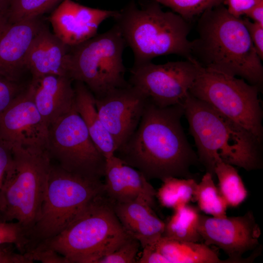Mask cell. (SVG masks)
I'll return each instance as SVG.
<instances>
[{"label":"cell","instance_id":"cell-28","mask_svg":"<svg viewBox=\"0 0 263 263\" xmlns=\"http://www.w3.org/2000/svg\"><path fill=\"white\" fill-rule=\"evenodd\" d=\"M171 9L190 22L207 10L220 4L224 0H153Z\"/></svg>","mask_w":263,"mask_h":263},{"label":"cell","instance_id":"cell-35","mask_svg":"<svg viewBox=\"0 0 263 263\" xmlns=\"http://www.w3.org/2000/svg\"><path fill=\"white\" fill-rule=\"evenodd\" d=\"M139 263H169L168 260L156 248L155 245H147L143 248Z\"/></svg>","mask_w":263,"mask_h":263},{"label":"cell","instance_id":"cell-37","mask_svg":"<svg viewBox=\"0 0 263 263\" xmlns=\"http://www.w3.org/2000/svg\"><path fill=\"white\" fill-rule=\"evenodd\" d=\"M12 0H0V12L6 16Z\"/></svg>","mask_w":263,"mask_h":263},{"label":"cell","instance_id":"cell-6","mask_svg":"<svg viewBox=\"0 0 263 263\" xmlns=\"http://www.w3.org/2000/svg\"><path fill=\"white\" fill-rule=\"evenodd\" d=\"M0 192V221H16L29 236L44 198L52 160L47 150L14 147Z\"/></svg>","mask_w":263,"mask_h":263},{"label":"cell","instance_id":"cell-21","mask_svg":"<svg viewBox=\"0 0 263 263\" xmlns=\"http://www.w3.org/2000/svg\"><path fill=\"white\" fill-rule=\"evenodd\" d=\"M74 88L75 109L83 120L92 141L106 159L112 157L115 154L116 148L100 120L94 94L80 81H75Z\"/></svg>","mask_w":263,"mask_h":263},{"label":"cell","instance_id":"cell-32","mask_svg":"<svg viewBox=\"0 0 263 263\" xmlns=\"http://www.w3.org/2000/svg\"><path fill=\"white\" fill-rule=\"evenodd\" d=\"M253 46L262 60H263V26L247 18H243Z\"/></svg>","mask_w":263,"mask_h":263},{"label":"cell","instance_id":"cell-39","mask_svg":"<svg viewBox=\"0 0 263 263\" xmlns=\"http://www.w3.org/2000/svg\"><path fill=\"white\" fill-rule=\"evenodd\" d=\"M14 0H12V2H13Z\"/></svg>","mask_w":263,"mask_h":263},{"label":"cell","instance_id":"cell-2","mask_svg":"<svg viewBox=\"0 0 263 263\" xmlns=\"http://www.w3.org/2000/svg\"><path fill=\"white\" fill-rule=\"evenodd\" d=\"M190 56L200 66L239 76L261 87L263 66L243 18L220 4L199 17Z\"/></svg>","mask_w":263,"mask_h":263},{"label":"cell","instance_id":"cell-27","mask_svg":"<svg viewBox=\"0 0 263 263\" xmlns=\"http://www.w3.org/2000/svg\"><path fill=\"white\" fill-rule=\"evenodd\" d=\"M60 0H14L6 14L8 23L13 24L38 18Z\"/></svg>","mask_w":263,"mask_h":263},{"label":"cell","instance_id":"cell-31","mask_svg":"<svg viewBox=\"0 0 263 263\" xmlns=\"http://www.w3.org/2000/svg\"><path fill=\"white\" fill-rule=\"evenodd\" d=\"M23 89L17 82L0 75V114Z\"/></svg>","mask_w":263,"mask_h":263},{"label":"cell","instance_id":"cell-4","mask_svg":"<svg viewBox=\"0 0 263 263\" xmlns=\"http://www.w3.org/2000/svg\"><path fill=\"white\" fill-rule=\"evenodd\" d=\"M113 18L133 52L134 65L162 56H190V22L173 11H163L153 0L141 8L131 4Z\"/></svg>","mask_w":263,"mask_h":263},{"label":"cell","instance_id":"cell-20","mask_svg":"<svg viewBox=\"0 0 263 263\" xmlns=\"http://www.w3.org/2000/svg\"><path fill=\"white\" fill-rule=\"evenodd\" d=\"M112 203L123 227L139 242L142 248L155 245L162 236L165 222L148 204L139 200Z\"/></svg>","mask_w":263,"mask_h":263},{"label":"cell","instance_id":"cell-13","mask_svg":"<svg viewBox=\"0 0 263 263\" xmlns=\"http://www.w3.org/2000/svg\"><path fill=\"white\" fill-rule=\"evenodd\" d=\"M198 232L204 244L222 249L231 263H246L243 254L259 244L261 229L253 213L240 216L214 217L200 214Z\"/></svg>","mask_w":263,"mask_h":263},{"label":"cell","instance_id":"cell-30","mask_svg":"<svg viewBox=\"0 0 263 263\" xmlns=\"http://www.w3.org/2000/svg\"><path fill=\"white\" fill-rule=\"evenodd\" d=\"M139 242L130 236L113 251L99 259L96 263H135Z\"/></svg>","mask_w":263,"mask_h":263},{"label":"cell","instance_id":"cell-33","mask_svg":"<svg viewBox=\"0 0 263 263\" xmlns=\"http://www.w3.org/2000/svg\"><path fill=\"white\" fill-rule=\"evenodd\" d=\"M263 0H224L228 11L237 17H242L253 6Z\"/></svg>","mask_w":263,"mask_h":263},{"label":"cell","instance_id":"cell-5","mask_svg":"<svg viewBox=\"0 0 263 263\" xmlns=\"http://www.w3.org/2000/svg\"><path fill=\"white\" fill-rule=\"evenodd\" d=\"M130 236L105 193L91 202L58 235L34 250H53L67 263H96Z\"/></svg>","mask_w":263,"mask_h":263},{"label":"cell","instance_id":"cell-11","mask_svg":"<svg viewBox=\"0 0 263 263\" xmlns=\"http://www.w3.org/2000/svg\"><path fill=\"white\" fill-rule=\"evenodd\" d=\"M198 72L192 58L156 64L151 62L134 65L129 83L160 107L183 105Z\"/></svg>","mask_w":263,"mask_h":263},{"label":"cell","instance_id":"cell-8","mask_svg":"<svg viewBox=\"0 0 263 263\" xmlns=\"http://www.w3.org/2000/svg\"><path fill=\"white\" fill-rule=\"evenodd\" d=\"M127 46L114 24L107 31L70 46L68 75L84 83L94 97L129 84L124 77L123 54Z\"/></svg>","mask_w":263,"mask_h":263},{"label":"cell","instance_id":"cell-17","mask_svg":"<svg viewBox=\"0 0 263 263\" xmlns=\"http://www.w3.org/2000/svg\"><path fill=\"white\" fill-rule=\"evenodd\" d=\"M43 25L38 18L7 24L0 33V75L18 81L26 68L31 44Z\"/></svg>","mask_w":263,"mask_h":263},{"label":"cell","instance_id":"cell-34","mask_svg":"<svg viewBox=\"0 0 263 263\" xmlns=\"http://www.w3.org/2000/svg\"><path fill=\"white\" fill-rule=\"evenodd\" d=\"M13 159L12 148L0 139V192L6 172Z\"/></svg>","mask_w":263,"mask_h":263},{"label":"cell","instance_id":"cell-1","mask_svg":"<svg viewBox=\"0 0 263 263\" xmlns=\"http://www.w3.org/2000/svg\"><path fill=\"white\" fill-rule=\"evenodd\" d=\"M183 115V105L160 107L148 98L136 130L116 156L148 180L192 178L189 168L199 160L182 126Z\"/></svg>","mask_w":263,"mask_h":263},{"label":"cell","instance_id":"cell-14","mask_svg":"<svg viewBox=\"0 0 263 263\" xmlns=\"http://www.w3.org/2000/svg\"><path fill=\"white\" fill-rule=\"evenodd\" d=\"M147 100L140 91L129 83L101 97H94L100 120L113 138L116 150L136 130Z\"/></svg>","mask_w":263,"mask_h":263},{"label":"cell","instance_id":"cell-9","mask_svg":"<svg viewBox=\"0 0 263 263\" xmlns=\"http://www.w3.org/2000/svg\"><path fill=\"white\" fill-rule=\"evenodd\" d=\"M198 66L190 94L248 130L262 142L263 111L259 98L261 87L242 78Z\"/></svg>","mask_w":263,"mask_h":263},{"label":"cell","instance_id":"cell-18","mask_svg":"<svg viewBox=\"0 0 263 263\" xmlns=\"http://www.w3.org/2000/svg\"><path fill=\"white\" fill-rule=\"evenodd\" d=\"M70 46L64 43L44 25L35 38L26 59L32 80L54 75L68 76Z\"/></svg>","mask_w":263,"mask_h":263},{"label":"cell","instance_id":"cell-3","mask_svg":"<svg viewBox=\"0 0 263 263\" xmlns=\"http://www.w3.org/2000/svg\"><path fill=\"white\" fill-rule=\"evenodd\" d=\"M184 115L197 150L199 161L213 176L222 159L247 171L261 167V144L248 130L189 93Z\"/></svg>","mask_w":263,"mask_h":263},{"label":"cell","instance_id":"cell-38","mask_svg":"<svg viewBox=\"0 0 263 263\" xmlns=\"http://www.w3.org/2000/svg\"><path fill=\"white\" fill-rule=\"evenodd\" d=\"M8 23L6 16L0 12V33Z\"/></svg>","mask_w":263,"mask_h":263},{"label":"cell","instance_id":"cell-19","mask_svg":"<svg viewBox=\"0 0 263 263\" xmlns=\"http://www.w3.org/2000/svg\"><path fill=\"white\" fill-rule=\"evenodd\" d=\"M67 75H50L30 83L35 105L49 127L74 106L75 91Z\"/></svg>","mask_w":263,"mask_h":263},{"label":"cell","instance_id":"cell-36","mask_svg":"<svg viewBox=\"0 0 263 263\" xmlns=\"http://www.w3.org/2000/svg\"><path fill=\"white\" fill-rule=\"evenodd\" d=\"M244 16L253 21L263 26V1L253 6Z\"/></svg>","mask_w":263,"mask_h":263},{"label":"cell","instance_id":"cell-26","mask_svg":"<svg viewBox=\"0 0 263 263\" xmlns=\"http://www.w3.org/2000/svg\"><path fill=\"white\" fill-rule=\"evenodd\" d=\"M195 201L197 202L198 209L207 214L214 217L226 216L227 205L209 172H207L197 183Z\"/></svg>","mask_w":263,"mask_h":263},{"label":"cell","instance_id":"cell-16","mask_svg":"<svg viewBox=\"0 0 263 263\" xmlns=\"http://www.w3.org/2000/svg\"><path fill=\"white\" fill-rule=\"evenodd\" d=\"M104 177L105 192L112 202L140 200L154 206L156 191L148 180L116 155L106 159Z\"/></svg>","mask_w":263,"mask_h":263},{"label":"cell","instance_id":"cell-24","mask_svg":"<svg viewBox=\"0 0 263 263\" xmlns=\"http://www.w3.org/2000/svg\"><path fill=\"white\" fill-rule=\"evenodd\" d=\"M218 179L219 190L227 206L236 207L247 198V190L236 169L219 159L214 168Z\"/></svg>","mask_w":263,"mask_h":263},{"label":"cell","instance_id":"cell-15","mask_svg":"<svg viewBox=\"0 0 263 263\" xmlns=\"http://www.w3.org/2000/svg\"><path fill=\"white\" fill-rule=\"evenodd\" d=\"M117 12L64 0L52 13L50 22L54 34L64 43L73 46L96 35L100 24L113 18Z\"/></svg>","mask_w":263,"mask_h":263},{"label":"cell","instance_id":"cell-7","mask_svg":"<svg viewBox=\"0 0 263 263\" xmlns=\"http://www.w3.org/2000/svg\"><path fill=\"white\" fill-rule=\"evenodd\" d=\"M105 194L104 183L51 165L41 210L29 235V251L58 235L94 200Z\"/></svg>","mask_w":263,"mask_h":263},{"label":"cell","instance_id":"cell-29","mask_svg":"<svg viewBox=\"0 0 263 263\" xmlns=\"http://www.w3.org/2000/svg\"><path fill=\"white\" fill-rule=\"evenodd\" d=\"M14 244L22 253L29 249L30 240L27 231L18 222L0 221V245Z\"/></svg>","mask_w":263,"mask_h":263},{"label":"cell","instance_id":"cell-22","mask_svg":"<svg viewBox=\"0 0 263 263\" xmlns=\"http://www.w3.org/2000/svg\"><path fill=\"white\" fill-rule=\"evenodd\" d=\"M169 263H224L216 253L204 243L186 242L162 236L155 244Z\"/></svg>","mask_w":263,"mask_h":263},{"label":"cell","instance_id":"cell-23","mask_svg":"<svg viewBox=\"0 0 263 263\" xmlns=\"http://www.w3.org/2000/svg\"><path fill=\"white\" fill-rule=\"evenodd\" d=\"M173 214L165 222L162 236L186 242L203 241L198 230L199 209L188 204L173 209Z\"/></svg>","mask_w":263,"mask_h":263},{"label":"cell","instance_id":"cell-10","mask_svg":"<svg viewBox=\"0 0 263 263\" xmlns=\"http://www.w3.org/2000/svg\"><path fill=\"white\" fill-rule=\"evenodd\" d=\"M47 150L51 160L68 172L96 181L104 176L106 158L75 105L49 127Z\"/></svg>","mask_w":263,"mask_h":263},{"label":"cell","instance_id":"cell-25","mask_svg":"<svg viewBox=\"0 0 263 263\" xmlns=\"http://www.w3.org/2000/svg\"><path fill=\"white\" fill-rule=\"evenodd\" d=\"M162 181L156 197L163 207L174 209L195 200L197 183L194 179L169 177Z\"/></svg>","mask_w":263,"mask_h":263},{"label":"cell","instance_id":"cell-12","mask_svg":"<svg viewBox=\"0 0 263 263\" xmlns=\"http://www.w3.org/2000/svg\"><path fill=\"white\" fill-rule=\"evenodd\" d=\"M48 136V127L35 105L30 83L0 114V139L12 148L47 150Z\"/></svg>","mask_w":263,"mask_h":263}]
</instances>
